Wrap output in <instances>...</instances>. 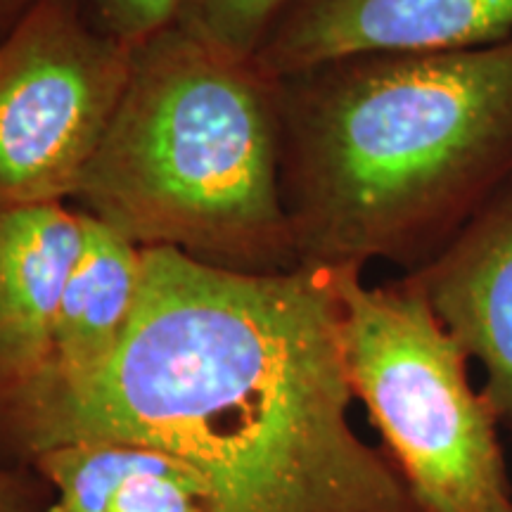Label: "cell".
<instances>
[{
	"label": "cell",
	"instance_id": "1",
	"mask_svg": "<svg viewBox=\"0 0 512 512\" xmlns=\"http://www.w3.org/2000/svg\"><path fill=\"white\" fill-rule=\"evenodd\" d=\"M143 264L119 351L38 422L29 463L133 441L181 458L211 512H430L351 425L332 268L247 273L169 247Z\"/></svg>",
	"mask_w": 512,
	"mask_h": 512
},
{
	"label": "cell",
	"instance_id": "2",
	"mask_svg": "<svg viewBox=\"0 0 512 512\" xmlns=\"http://www.w3.org/2000/svg\"><path fill=\"white\" fill-rule=\"evenodd\" d=\"M299 264H427L512 181V36L356 55L275 79Z\"/></svg>",
	"mask_w": 512,
	"mask_h": 512
},
{
	"label": "cell",
	"instance_id": "3",
	"mask_svg": "<svg viewBox=\"0 0 512 512\" xmlns=\"http://www.w3.org/2000/svg\"><path fill=\"white\" fill-rule=\"evenodd\" d=\"M74 200L140 249L247 273L299 266L280 197L275 81L176 24L133 46Z\"/></svg>",
	"mask_w": 512,
	"mask_h": 512
},
{
	"label": "cell",
	"instance_id": "4",
	"mask_svg": "<svg viewBox=\"0 0 512 512\" xmlns=\"http://www.w3.org/2000/svg\"><path fill=\"white\" fill-rule=\"evenodd\" d=\"M337 266L339 337L354 399L430 512H512L494 408L472 387L463 347L411 278L368 287Z\"/></svg>",
	"mask_w": 512,
	"mask_h": 512
},
{
	"label": "cell",
	"instance_id": "5",
	"mask_svg": "<svg viewBox=\"0 0 512 512\" xmlns=\"http://www.w3.org/2000/svg\"><path fill=\"white\" fill-rule=\"evenodd\" d=\"M81 0H38L0 43V216L74 200L131 72Z\"/></svg>",
	"mask_w": 512,
	"mask_h": 512
},
{
	"label": "cell",
	"instance_id": "6",
	"mask_svg": "<svg viewBox=\"0 0 512 512\" xmlns=\"http://www.w3.org/2000/svg\"><path fill=\"white\" fill-rule=\"evenodd\" d=\"M81 240V214L67 204L0 216V467H22L19 448L46 392L57 313Z\"/></svg>",
	"mask_w": 512,
	"mask_h": 512
},
{
	"label": "cell",
	"instance_id": "7",
	"mask_svg": "<svg viewBox=\"0 0 512 512\" xmlns=\"http://www.w3.org/2000/svg\"><path fill=\"white\" fill-rule=\"evenodd\" d=\"M512 36V0H292L252 64L283 79L356 55L441 53Z\"/></svg>",
	"mask_w": 512,
	"mask_h": 512
},
{
	"label": "cell",
	"instance_id": "8",
	"mask_svg": "<svg viewBox=\"0 0 512 512\" xmlns=\"http://www.w3.org/2000/svg\"><path fill=\"white\" fill-rule=\"evenodd\" d=\"M408 278L482 363V394L512 434V181Z\"/></svg>",
	"mask_w": 512,
	"mask_h": 512
},
{
	"label": "cell",
	"instance_id": "9",
	"mask_svg": "<svg viewBox=\"0 0 512 512\" xmlns=\"http://www.w3.org/2000/svg\"><path fill=\"white\" fill-rule=\"evenodd\" d=\"M81 221V252L57 313L46 392L19 448L22 467H29V441L38 422L60 403L81 394L110 366L138 306L143 249L91 216L81 214Z\"/></svg>",
	"mask_w": 512,
	"mask_h": 512
},
{
	"label": "cell",
	"instance_id": "10",
	"mask_svg": "<svg viewBox=\"0 0 512 512\" xmlns=\"http://www.w3.org/2000/svg\"><path fill=\"white\" fill-rule=\"evenodd\" d=\"M31 470L53 491L46 512H211L200 477L147 444L72 441L38 453Z\"/></svg>",
	"mask_w": 512,
	"mask_h": 512
},
{
	"label": "cell",
	"instance_id": "11",
	"mask_svg": "<svg viewBox=\"0 0 512 512\" xmlns=\"http://www.w3.org/2000/svg\"><path fill=\"white\" fill-rule=\"evenodd\" d=\"M292 0H183L174 24L216 53L252 62Z\"/></svg>",
	"mask_w": 512,
	"mask_h": 512
},
{
	"label": "cell",
	"instance_id": "12",
	"mask_svg": "<svg viewBox=\"0 0 512 512\" xmlns=\"http://www.w3.org/2000/svg\"><path fill=\"white\" fill-rule=\"evenodd\" d=\"M183 0H81V8L102 34L124 46H138L174 24Z\"/></svg>",
	"mask_w": 512,
	"mask_h": 512
},
{
	"label": "cell",
	"instance_id": "13",
	"mask_svg": "<svg viewBox=\"0 0 512 512\" xmlns=\"http://www.w3.org/2000/svg\"><path fill=\"white\" fill-rule=\"evenodd\" d=\"M53 491L29 467H0V512H46Z\"/></svg>",
	"mask_w": 512,
	"mask_h": 512
},
{
	"label": "cell",
	"instance_id": "14",
	"mask_svg": "<svg viewBox=\"0 0 512 512\" xmlns=\"http://www.w3.org/2000/svg\"><path fill=\"white\" fill-rule=\"evenodd\" d=\"M38 0H0V43L34 10Z\"/></svg>",
	"mask_w": 512,
	"mask_h": 512
}]
</instances>
